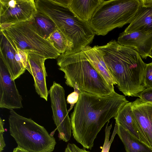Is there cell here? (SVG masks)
<instances>
[{"instance_id":"cell-1","label":"cell","mask_w":152,"mask_h":152,"mask_svg":"<svg viewBox=\"0 0 152 152\" xmlns=\"http://www.w3.org/2000/svg\"><path fill=\"white\" fill-rule=\"evenodd\" d=\"M129 102L115 91L104 96L81 92L71 115L74 138L84 148L91 149L102 128Z\"/></svg>"},{"instance_id":"cell-2","label":"cell","mask_w":152,"mask_h":152,"mask_svg":"<svg viewBox=\"0 0 152 152\" xmlns=\"http://www.w3.org/2000/svg\"><path fill=\"white\" fill-rule=\"evenodd\" d=\"M96 46L102 53L118 89L125 96L138 97L146 89L143 79L146 64L139 54L114 40L105 45Z\"/></svg>"},{"instance_id":"cell-3","label":"cell","mask_w":152,"mask_h":152,"mask_svg":"<svg viewBox=\"0 0 152 152\" xmlns=\"http://www.w3.org/2000/svg\"><path fill=\"white\" fill-rule=\"evenodd\" d=\"M59 69L64 73L66 84L80 94L82 91L107 96L114 91L95 69L82 50L61 54L57 58Z\"/></svg>"},{"instance_id":"cell-4","label":"cell","mask_w":152,"mask_h":152,"mask_svg":"<svg viewBox=\"0 0 152 152\" xmlns=\"http://www.w3.org/2000/svg\"><path fill=\"white\" fill-rule=\"evenodd\" d=\"M9 131L18 146L30 152H52L56 142L43 126L14 110L10 111Z\"/></svg>"},{"instance_id":"cell-5","label":"cell","mask_w":152,"mask_h":152,"mask_svg":"<svg viewBox=\"0 0 152 152\" xmlns=\"http://www.w3.org/2000/svg\"><path fill=\"white\" fill-rule=\"evenodd\" d=\"M40 12L50 18L72 40L73 48L69 53L81 51L92 42L95 34L88 22L79 19L68 7L48 0L43 4Z\"/></svg>"},{"instance_id":"cell-6","label":"cell","mask_w":152,"mask_h":152,"mask_svg":"<svg viewBox=\"0 0 152 152\" xmlns=\"http://www.w3.org/2000/svg\"><path fill=\"white\" fill-rule=\"evenodd\" d=\"M140 4V0H103L88 23L95 34L104 36L131 23Z\"/></svg>"},{"instance_id":"cell-7","label":"cell","mask_w":152,"mask_h":152,"mask_svg":"<svg viewBox=\"0 0 152 152\" xmlns=\"http://www.w3.org/2000/svg\"><path fill=\"white\" fill-rule=\"evenodd\" d=\"M0 31L17 48L28 54H37L46 59L57 58L61 55L49 41L32 29L28 21L11 25Z\"/></svg>"},{"instance_id":"cell-8","label":"cell","mask_w":152,"mask_h":152,"mask_svg":"<svg viewBox=\"0 0 152 152\" xmlns=\"http://www.w3.org/2000/svg\"><path fill=\"white\" fill-rule=\"evenodd\" d=\"M53 112V118L58 132L60 140L67 142L70 139L72 127L65 98L64 89L54 81L48 91Z\"/></svg>"},{"instance_id":"cell-9","label":"cell","mask_w":152,"mask_h":152,"mask_svg":"<svg viewBox=\"0 0 152 152\" xmlns=\"http://www.w3.org/2000/svg\"><path fill=\"white\" fill-rule=\"evenodd\" d=\"M37 12L34 0H0V30L29 21Z\"/></svg>"},{"instance_id":"cell-10","label":"cell","mask_w":152,"mask_h":152,"mask_svg":"<svg viewBox=\"0 0 152 152\" xmlns=\"http://www.w3.org/2000/svg\"><path fill=\"white\" fill-rule=\"evenodd\" d=\"M0 58L13 80L25 72L28 54L17 48L0 31Z\"/></svg>"},{"instance_id":"cell-11","label":"cell","mask_w":152,"mask_h":152,"mask_svg":"<svg viewBox=\"0 0 152 152\" xmlns=\"http://www.w3.org/2000/svg\"><path fill=\"white\" fill-rule=\"evenodd\" d=\"M132 108L140 140L152 150V104L138 98L132 102Z\"/></svg>"},{"instance_id":"cell-12","label":"cell","mask_w":152,"mask_h":152,"mask_svg":"<svg viewBox=\"0 0 152 152\" xmlns=\"http://www.w3.org/2000/svg\"><path fill=\"white\" fill-rule=\"evenodd\" d=\"M22 101L15 80L0 58V108L10 110L20 109L23 107Z\"/></svg>"},{"instance_id":"cell-13","label":"cell","mask_w":152,"mask_h":152,"mask_svg":"<svg viewBox=\"0 0 152 152\" xmlns=\"http://www.w3.org/2000/svg\"><path fill=\"white\" fill-rule=\"evenodd\" d=\"M46 59L37 54H28L25 68L33 77L36 92L40 97L47 101L49 92L46 83L47 75L45 65Z\"/></svg>"},{"instance_id":"cell-14","label":"cell","mask_w":152,"mask_h":152,"mask_svg":"<svg viewBox=\"0 0 152 152\" xmlns=\"http://www.w3.org/2000/svg\"><path fill=\"white\" fill-rule=\"evenodd\" d=\"M117 42L120 45L135 50L144 59L149 56L152 48V31H137L121 33Z\"/></svg>"},{"instance_id":"cell-15","label":"cell","mask_w":152,"mask_h":152,"mask_svg":"<svg viewBox=\"0 0 152 152\" xmlns=\"http://www.w3.org/2000/svg\"><path fill=\"white\" fill-rule=\"evenodd\" d=\"M140 5L135 17L124 31H152V0H140Z\"/></svg>"},{"instance_id":"cell-16","label":"cell","mask_w":152,"mask_h":152,"mask_svg":"<svg viewBox=\"0 0 152 152\" xmlns=\"http://www.w3.org/2000/svg\"><path fill=\"white\" fill-rule=\"evenodd\" d=\"M88 60L95 69L109 85L114 86L116 83L109 71L103 59L102 53L96 45H88L82 49Z\"/></svg>"},{"instance_id":"cell-17","label":"cell","mask_w":152,"mask_h":152,"mask_svg":"<svg viewBox=\"0 0 152 152\" xmlns=\"http://www.w3.org/2000/svg\"><path fill=\"white\" fill-rule=\"evenodd\" d=\"M102 0H71L69 7L81 20L88 22Z\"/></svg>"},{"instance_id":"cell-18","label":"cell","mask_w":152,"mask_h":152,"mask_svg":"<svg viewBox=\"0 0 152 152\" xmlns=\"http://www.w3.org/2000/svg\"><path fill=\"white\" fill-rule=\"evenodd\" d=\"M28 22L30 26L35 32L46 39L57 28L55 23L50 18L39 12Z\"/></svg>"},{"instance_id":"cell-19","label":"cell","mask_w":152,"mask_h":152,"mask_svg":"<svg viewBox=\"0 0 152 152\" xmlns=\"http://www.w3.org/2000/svg\"><path fill=\"white\" fill-rule=\"evenodd\" d=\"M116 124V134L123 143L126 152H152V150L134 137L121 125Z\"/></svg>"},{"instance_id":"cell-20","label":"cell","mask_w":152,"mask_h":152,"mask_svg":"<svg viewBox=\"0 0 152 152\" xmlns=\"http://www.w3.org/2000/svg\"><path fill=\"white\" fill-rule=\"evenodd\" d=\"M114 118L115 123L121 125L134 137L140 140L132 117V102L124 104Z\"/></svg>"},{"instance_id":"cell-21","label":"cell","mask_w":152,"mask_h":152,"mask_svg":"<svg viewBox=\"0 0 152 152\" xmlns=\"http://www.w3.org/2000/svg\"><path fill=\"white\" fill-rule=\"evenodd\" d=\"M47 39L61 54L70 52L73 48L72 40L64 30L58 27Z\"/></svg>"},{"instance_id":"cell-22","label":"cell","mask_w":152,"mask_h":152,"mask_svg":"<svg viewBox=\"0 0 152 152\" xmlns=\"http://www.w3.org/2000/svg\"><path fill=\"white\" fill-rule=\"evenodd\" d=\"M109 122V121L107 122L105 127L104 143L101 152H109L111 144L115 134H116L118 126L117 124L115 123L113 133L111 136V139L109 140L110 131L112 127V123L108 125Z\"/></svg>"},{"instance_id":"cell-23","label":"cell","mask_w":152,"mask_h":152,"mask_svg":"<svg viewBox=\"0 0 152 152\" xmlns=\"http://www.w3.org/2000/svg\"><path fill=\"white\" fill-rule=\"evenodd\" d=\"M143 83L146 88H152V62L146 64L144 71Z\"/></svg>"},{"instance_id":"cell-24","label":"cell","mask_w":152,"mask_h":152,"mask_svg":"<svg viewBox=\"0 0 152 152\" xmlns=\"http://www.w3.org/2000/svg\"><path fill=\"white\" fill-rule=\"evenodd\" d=\"M80 94L78 92L74 91L67 96L66 101L68 104H69L70 105V107L68 110V113L71 110L74 105L77 103Z\"/></svg>"},{"instance_id":"cell-25","label":"cell","mask_w":152,"mask_h":152,"mask_svg":"<svg viewBox=\"0 0 152 152\" xmlns=\"http://www.w3.org/2000/svg\"><path fill=\"white\" fill-rule=\"evenodd\" d=\"M138 97L144 101L152 104V88H146L140 94Z\"/></svg>"},{"instance_id":"cell-26","label":"cell","mask_w":152,"mask_h":152,"mask_svg":"<svg viewBox=\"0 0 152 152\" xmlns=\"http://www.w3.org/2000/svg\"><path fill=\"white\" fill-rule=\"evenodd\" d=\"M65 152H91L84 149L78 147L74 143H69L65 149Z\"/></svg>"},{"instance_id":"cell-27","label":"cell","mask_w":152,"mask_h":152,"mask_svg":"<svg viewBox=\"0 0 152 152\" xmlns=\"http://www.w3.org/2000/svg\"><path fill=\"white\" fill-rule=\"evenodd\" d=\"M4 124V123L2 122L0 123V152H2L6 146L3 137L4 132L5 131Z\"/></svg>"},{"instance_id":"cell-28","label":"cell","mask_w":152,"mask_h":152,"mask_svg":"<svg viewBox=\"0 0 152 152\" xmlns=\"http://www.w3.org/2000/svg\"><path fill=\"white\" fill-rule=\"evenodd\" d=\"M12 152H30L18 146L14 148Z\"/></svg>"},{"instance_id":"cell-29","label":"cell","mask_w":152,"mask_h":152,"mask_svg":"<svg viewBox=\"0 0 152 152\" xmlns=\"http://www.w3.org/2000/svg\"><path fill=\"white\" fill-rule=\"evenodd\" d=\"M148 56H149L152 58V48L151 50V51H150V54H149Z\"/></svg>"}]
</instances>
